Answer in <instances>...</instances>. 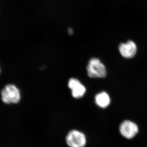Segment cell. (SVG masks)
<instances>
[{
    "instance_id": "8992f818",
    "label": "cell",
    "mask_w": 147,
    "mask_h": 147,
    "mask_svg": "<svg viewBox=\"0 0 147 147\" xmlns=\"http://www.w3.org/2000/svg\"><path fill=\"white\" fill-rule=\"evenodd\" d=\"M119 48L122 56L127 59L133 57L137 53V46L131 40H129L126 43H121Z\"/></svg>"
},
{
    "instance_id": "ba28073f",
    "label": "cell",
    "mask_w": 147,
    "mask_h": 147,
    "mask_svg": "<svg viewBox=\"0 0 147 147\" xmlns=\"http://www.w3.org/2000/svg\"><path fill=\"white\" fill-rule=\"evenodd\" d=\"M68 33H69V34H73V30L71 29H69L68 30Z\"/></svg>"
},
{
    "instance_id": "5b68a950",
    "label": "cell",
    "mask_w": 147,
    "mask_h": 147,
    "mask_svg": "<svg viewBox=\"0 0 147 147\" xmlns=\"http://www.w3.org/2000/svg\"><path fill=\"white\" fill-rule=\"evenodd\" d=\"M68 85L71 90L72 96L74 98H81L85 94L86 88L78 79L71 78L69 81Z\"/></svg>"
},
{
    "instance_id": "52a82bcc",
    "label": "cell",
    "mask_w": 147,
    "mask_h": 147,
    "mask_svg": "<svg viewBox=\"0 0 147 147\" xmlns=\"http://www.w3.org/2000/svg\"><path fill=\"white\" fill-rule=\"evenodd\" d=\"M95 101L96 105L100 108H106L110 104V96L105 92H101L95 96Z\"/></svg>"
},
{
    "instance_id": "3957f363",
    "label": "cell",
    "mask_w": 147,
    "mask_h": 147,
    "mask_svg": "<svg viewBox=\"0 0 147 147\" xmlns=\"http://www.w3.org/2000/svg\"><path fill=\"white\" fill-rule=\"evenodd\" d=\"M66 142L69 147H84L86 144V138L82 131L72 129L67 135Z\"/></svg>"
},
{
    "instance_id": "7a4b0ae2",
    "label": "cell",
    "mask_w": 147,
    "mask_h": 147,
    "mask_svg": "<svg viewBox=\"0 0 147 147\" xmlns=\"http://www.w3.org/2000/svg\"><path fill=\"white\" fill-rule=\"evenodd\" d=\"M1 94L2 101L6 104L17 103L21 99L19 90L12 84L7 85L2 90Z\"/></svg>"
},
{
    "instance_id": "277c9868",
    "label": "cell",
    "mask_w": 147,
    "mask_h": 147,
    "mask_svg": "<svg viewBox=\"0 0 147 147\" xmlns=\"http://www.w3.org/2000/svg\"><path fill=\"white\" fill-rule=\"evenodd\" d=\"M121 134L127 139L133 138L138 133V127L136 124L129 121H125L121 124L119 128Z\"/></svg>"
},
{
    "instance_id": "6da1fadb",
    "label": "cell",
    "mask_w": 147,
    "mask_h": 147,
    "mask_svg": "<svg viewBox=\"0 0 147 147\" xmlns=\"http://www.w3.org/2000/svg\"><path fill=\"white\" fill-rule=\"evenodd\" d=\"M88 76L90 78H104L106 75L105 65L97 58H92L87 65Z\"/></svg>"
}]
</instances>
